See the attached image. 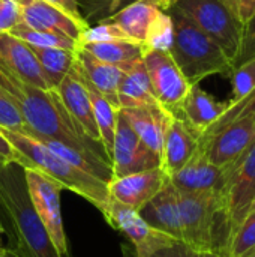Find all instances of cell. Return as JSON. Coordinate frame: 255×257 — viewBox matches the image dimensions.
Segmentation results:
<instances>
[{
    "label": "cell",
    "instance_id": "6da1fadb",
    "mask_svg": "<svg viewBox=\"0 0 255 257\" xmlns=\"http://www.w3.org/2000/svg\"><path fill=\"white\" fill-rule=\"evenodd\" d=\"M0 86L15 102L27 134L62 142L93 158L107 160L102 145L86 137L68 114L59 93L30 86L15 77L0 62ZM111 164V163H110Z\"/></svg>",
    "mask_w": 255,
    "mask_h": 257
},
{
    "label": "cell",
    "instance_id": "7a4b0ae2",
    "mask_svg": "<svg viewBox=\"0 0 255 257\" xmlns=\"http://www.w3.org/2000/svg\"><path fill=\"white\" fill-rule=\"evenodd\" d=\"M0 223L15 257H62L39 221L26 188L23 167H0Z\"/></svg>",
    "mask_w": 255,
    "mask_h": 257
},
{
    "label": "cell",
    "instance_id": "3957f363",
    "mask_svg": "<svg viewBox=\"0 0 255 257\" xmlns=\"http://www.w3.org/2000/svg\"><path fill=\"white\" fill-rule=\"evenodd\" d=\"M3 136L15 149V164L21 167H33L53 181H56L63 190L78 194L86 199L101 212L105 209L110 197L107 182L84 172L41 143L33 136L24 131H14L0 128Z\"/></svg>",
    "mask_w": 255,
    "mask_h": 257
},
{
    "label": "cell",
    "instance_id": "277c9868",
    "mask_svg": "<svg viewBox=\"0 0 255 257\" xmlns=\"http://www.w3.org/2000/svg\"><path fill=\"white\" fill-rule=\"evenodd\" d=\"M182 242L227 257L231 229L219 193L177 191Z\"/></svg>",
    "mask_w": 255,
    "mask_h": 257
},
{
    "label": "cell",
    "instance_id": "5b68a950",
    "mask_svg": "<svg viewBox=\"0 0 255 257\" xmlns=\"http://www.w3.org/2000/svg\"><path fill=\"white\" fill-rule=\"evenodd\" d=\"M168 12L174 23L170 54L185 78L191 84H200L210 75L231 77L234 66L225 53L179 9L171 6Z\"/></svg>",
    "mask_w": 255,
    "mask_h": 257
},
{
    "label": "cell",
    "instance_id": "8992f818",
    "mask_svg": "<svg viewBox=\"0 0 255 257\" xmlns=\"http://www.w3.org/2000/svg\"><path fill=\"white\" fill-rule=\"evenodd\" d=\"M173 6L206 33L234 66L242 45L243 24L222 0H180Z\"/></svg>",
    "mask_w": 255,
    "mask_h": 257
},
{
    "label": "cell",
    "instance_id": "52a82bcc",
    "mask_svg": "<svg viewBox=\"0 0 255 257\" xmlns=\"http://www.w3.org/2000/svg\"><path fill=\"white\" fill-rule=\"evenodd\" d=\"M23 172L30 203L54 248L62 257H72L69 253L62 218L60 193L63 188L56 181L33 167H23Z\"/></svg>",
    "mask_w": 255,
    "mask_h": 257
},
{
    "label": "cell",
    "instance_id": "ba28073f",
    "mask_svg": "<svg viewBox=\"0 0 255 257\" xmlns=\"http://www.w3.org/2000/svg\"><path fill=\"white\" fill-rule=\"evenodd\" d=\"M225 169V181L221 190L228 217L231 238L251 211L255 199V139L249 148Z\"/></svg>",
    "mask_w": 255,
    "mask_h": 257
},
{
    "label": "cell",
    "instance_id": "9c48e42d",
    "mask_svg": "<svg viewBox=\"0 0 255 257\" xmlns=\"http://www.w3.org/2000/svg\"><path fill=\"white\" fill-rule=\"evenodd\" d=\"M102 215L111 227L126 236L137 257H152L156 251L176 242L171 236L153 229L138 211L108 200Z\"/></svg>",
    "mask_w": 255,
    "mask_h": 257
},
{
    "label": "cell",
    "instance_id": "30bf717a",
    "mask_svg": "<svg viewBox=\"0 0 255 257\" xmlns=\"http://www.w3.org/2000/svg\"><path fill=\"white\" fill-rule=\"evenodd\" d=\"M143 62L158 102L168 113L174 114L192 84L185 78L180 68L167 51L143 50Z\"/></svg>",
    "mask_w": 255,
    "mask_h": 257
},
{
    "label": "cell",
    "instance_id": "8fae6325",
    "mask_svg": "<svg viewBox=\"0 0 255 257\" xmlns=\"http://www.w3.org/2000/svg\"><path fill=\"white\" fill-rule=\"evenodd\" d=\"M110 163L113 178L161 167V157L140 140L120 110L117 111Z\"/></svg>",
    "mask_w": 255,
    "mask_h": 257
},
{
    "label": "cell",
    "instance_id": "7c38bea8",
    "mask_svg": "<svg viewBox=\"0 0 255 257\" xmlns=\"http://www.w3.org/2000/svg\"><path fill=\"white\" fill-rule=\"evenodd\" d=\"M255 139V120L237 119L200 137V149L218 167H228L249 148Z\"/></svg>",
    "mask_w": 255,
    "mask_h": 257
},
{
    "label": "cell",
    "instance_id": "4fadbf2b",
    "mask_svg": "<svg viewBox=\"0 0 255 257\" xmlns=\"http://www.w3.org/2000/svg\"><path fill=\"white\" fill-rule=\"evenodd\" d=\"M168 181V175L161 167L113 178L107 184L108 197L140 212Z\"/></svg>",
    "mask_w": 255,
    "mask_h": 257
},
{
    "label": "cell",
    "instance_id": "5bb4252c",
    "mask_svg": "<svg viewBox=\"0 0 255 257\" xmlns=\"http://www.w3.org/2000/svg\"><path fill=\"white\" fill-rule=\"evenodd\" d=\"M54 90L59 93L62 104L65 105L71 119L80 128V131L90 140L101 145L98 126H96L93 111H92L90 96H89L87 87L84 84L81 68L78 65L77 59H75L71 71L63 77V80L56 86Z\"/></svg>",
    "mask_w": 255,
    "mask_h": 257
},
{
    "label": "cell",
    "instance_id": "9a60e30c",
    "mask_svg": "<svg viewBox=\"0 0 255 257\" xmlns=\"http://www.w3.org/2000/svg\"><path fill=\"white\" fill-rule=\"evenodd\" d=\"M0 62L21 81L42 90L51 86L32 47L11 33H0Z\"/></svg>",
    "mask_w": 255,
    "mask_h": 257
},
{
    "label": "cell",
    "instance_id": "2e32d148",
    "mask_svg": "<svg viewBox=\"0 0 255 257\" xmlns=\"http://www.w3.org/2000/svg\"><path fill=\"white\" fill-rule=\"evenodd\" d=\"M225 169L215 166L198 148L194 157L174 175L171 185L182 193H219L224 187Z\"/></svg>",
    "mask_w": 255,
    "mask_h": 257
},
{
    "label": "cell",
    "instance_id": "e0dca14e",
    "mask_svg": "<svg viewBox=\"0 0 255 257\" xmlns=\"http://www.w3.org/2000/svg\"><path fill=\"white\" fill-rule=\"evenodd\" d=\"M20 23L33 30L65 35L78 42L81 33L89 27V24L74 20L71 15L44 0H27L26 3H23Z\"/></svg>",
    "mask_w": 255,
    "mask_h": 257
},
{
    "label": "cell",
    "instance_id": "ac0fdd59",
    "mask_svg": "<svg viewBox=\"0 0 255 257\" xmlns=\"http://www.w3.org/2000/svg\"><path fill=\"white\" fill-rule=\"evenodd\" d=\"M228 105L230 101L221 102L203 90L200 84H192L186 98L173 116L183 120L195 134L201 137L219 120V117L227 111Z\"/></svg>",
    "mask_w": 255,
    "mask_h": 257
},
{
    "label": "cell",
    "instance_id": "d6986e66",
    "mask_svg": "<svg viewBox=\"0 0 255 257\" xmlns=\"http://www.w3.org/2000/svg\"><path fill=\"white\" fill-rule=\"evenodd\" d=\"M200 136L195 134L183 120L171 116L164 136L161 152V169L168 175L179 172L198 151Z\"/></svg>",
    "mask_w": 255,
    "mask_h": 257
},
{
    "label": "cell",
    "instance_id": "ffe728a7",
    "mask_svg": "<svg viewBox=\"0 0 255 257\" xmlns=\"http://www.w3.org/2000/svg\"><path fill=\"white\" fill-rule=\"evenodd\" d=\"M119 110L123 113L128 123L140 137V140L149 149H152L155 154L161 157L164 136L173 114L168 113L161 104L138 107V108H126V110L119 108Z\"/></svg>",
    "mask_w": 255,
    "mask_h": 257
},
{
    "label": "cell",
    "instance_id": "44dd1931",
    "mask_svg": "<svg viewBox=\"0 0 255 257\" xmlns=\"http://www.w3.org/2000/svg\"><path fill=\"white\" fill-rule=\"evenodd\" d=\"M140 214L153 229L171 236L176 241H182L177 190L170 181L149 203H146Z\"/></svg>",
    "mask_w": 255,
    "mask_h": 257
},
{
    "label": "cell",
    "instance_id": "7402d4cb",
    "mask_svg": "<svg viewBox=\"0 0 255 257\" xmlns=\"http://www.w3.org/2000/svg\"><path fill=\"white\" fill-rule=\"evenodd\" d=\"M117 104L122 110L159 104L143 57L137 59L126 69H123V77L117 89Z\"/></svg>",
    "mask_w": 255,
    "mask_h": 257
},
{
    "label": "cell",
    "instance_id": "603a6c76",
    "mask_svg": "<svg viewBox=\"0 0 255 257\" xmlns=\"http://www.w3.org/2000/svg\"><path fill=\"white\" fill-rule=\"evenodd\" d=\"M77 60L86 78L113 104L119 108L117 104V89L123 77V69L98 60L83 47L77 51Z\"/></svg>",
    "mask_w": 255,
    "mask_h": 257
},
{
    "label": "cell",
    "instance_id": "cb8c5ba5",
    "mask_svg": "<svg viewBox=\"0 0 255 257\" xmlns=\"http://www.w3.org/2000/svg\"><path fill=\"white\" fill-rule=\"evenodd\" d=\"M161 11L162 9L156 0H137L122 8L108 20L114 21L125 32L129 41L143 45L149 26Z\"/></svg>",
    "mask_w": 255,
    "mask_h": 257
},
{
    "label": "cell",
    "instance_id": "d4e9b609",
    "mask_svg": "<svg viewBox=\"0 0 255 257\" xmlns=\"http://www.w3.org/2000/svg\"><path fill=\"white\" fill-rule=\"evenodd\" d=\"M81 74H83V71H81ZM83 80H84V84H86L89 96H90L92 111H93V117H95V122H96V126H98L101 145L104 148V152H105L107 158L110 160L111 149H113V140H114V131H116V122H117V111H119V108L116 105H113L86 78L84 74H83Z\"/></svg>",
    "mask_w": 255,
    "mask_h": 257
},
{
    "label": "cell",
    "instance_id": "484cf974",
    "mask_svg": "<svg viewBox=\"0 0 255 257\" xmlns=\"http://www.w3.org/2000/svg\"><path fill=\"white\" fill-rule=\"evenodd\" d=\"M98 60L126 69L132 62L143 57V45L132 41H113L81 45Z\"/></svg>",
    "mask_w": 255,
    "mask_h": 257
},
{
    "label": "cell",
    "instance_id": "4316f807",
    "mask_svg": "<svg viewBox=\"0 0 255 257\" xmlns=\"http://www.w3.org/2000/svg\"><path fill=\"white\" fill-rule=\"evenodd\" d=\"M35 56L38 57L42 71L51 86V89H56V86L63 80V77L71 71L77 53L63 50V48H39L32 47Z\"/></svg>",
    "mask_w": 255,
    "mask_h": 257
},
{
    "label": "cell",
    "instance_id": "83f0119b",
    "mask_svg": "<svg viewBox=\"0 0 255 257\" xmlns=\"http://www.w3.org/2000/svg\"><path fill=\"white\" fill-rule=\"evenodd\" d=\"M11 35L20 38L30 47H39V48H63L77 53L81 48V44L75 39H71L65 35H57L51 32H42V30H33L23 23H18L11 32Z\"/></svg>",
    "mask_w": 255,
    "mask_h": 257
},
{
    "label": "cell",
    "instance_id": "f1b7e54d",
    "mask_svg": "<svg viewBox=\"0 0 255 257\" xmlns=\"http://www.w3.org/2000/svg\"><path fill=\"white\" fill-rule=\"evenodd\" d=\"M174 41V23L168 11H161L147 29L143 50L170 53Z\"/></svg>",
    "mask_w": 255,
    "mask_h": 257
},
{
    "label": "cell",
    "instance_id": "f546056e",
    "mask_svg": "<svg viewBox=\"0 0 255 257\" xmlns=\"http://www.w3.org/2000/svg\"><path fill=\"white\" fill-rule=\"evenodd\" d=\"M137 0H78L83 18L89 26L111 18L122 8Z\"/></svg>",
    "mask_w": 255,
    "mask_h": 257
},
{
    "label": "cell",
    "instance_id": "4dcf8cb0",
    "mask_svg": "<svg viewBox=\"0 0 255 257\" xmlns=\"http://www.w3.org/2000/svg\"><path fill=\"white\" fill-rule=\"evenodd\" d=\"M255 251V211H251L242 224L236 229L227 257H246Z\"/></svg>",
    "mask_w": 255,
    "mask_h": 257
},
{
    "label": "cell",
    "instance_id": "1f68e13d",
    "mask_svg": "<svg viewBox=\"0 0 255 257\" xmlns=\"http://www.w3.org/2000/svg\"><path fill=\"white\" fill-rule=\"evenodd\" d=\"M113 41H129L125 32L111 20H104L96 24L89 26L80 38V44H98V42H113ZM134 42V41H132Z\"/></svg>",
    "mask_w": 255,
    "mask_h": 257
},
{
    "label": "cell",
    "instance_id": "d6a6232c",
    "mask_svg": "<svg viewBox=\"0 0 255 257\" xmlns=\"http://www.w3.org/2000/svg\"><path fill=\"white\" fill-rule=\"evenodd\" d=\"M237 119H251V120H255V89L251 93H248L245 98H242L240 101H237L234 104H230L227 111L219 117V120L204 134H210V133L219 130L224 125L231 123V122H234Z\"/></svg>",
    "mask_w": 255,
    "mask_h": 257
},
{
    "label": "cell",
    "instance_id": "836d02e7",
    "mask_svg": "<svg viewBox=\"0 0 255 257\" xmlns=\"http://www.w3.org/2000/svg\"><path fill=\"white\" fill-rule=\"evenodd\" d=\"M230 78L233 84V98L230 104H234L255 89V59L236 68Z\"/></svg>",
    "mask_w": 255,
    "mask_h": 257
},
{
    "label": "cell",
    "instance_id": "e575fe53",
    "mask_svg": "<svg viewBox=\"0 0 255 257\" xmlns=\"http://www.w3.org/2000/svg\"><path fill=\"white\" fill-rule=\"evenodd\" d=\"M0 128L26 131V123L11 96L0 86Z\"/></svg>",
    "mask_w": 255,
    "mask_h": 257
},
{
    "label": "cell",
    "instance_id": "d590c367",
    "mask_svg": "<svg viewBox=\"0 0 255 257\" xmlns=\"http://www.w3.org/2000/svg\"><path fill=\"white\" fill-rule=\"evenodd\" d=\"M255 59V14L249 18V21L243 26V35H242V45L239 56L234 62V69L240 65L254 60Z\"/></svg>",
    "mask_w": 255,
    "mask_h": 257
},
{
    "label": "cell",
    "instance_id": "8d00e7d4",
    "mask_svg": "<svg viewBox=\"0 0 255 257\" xmlns=\"http://www.w3.org/2000/svg\"><path fill=\"white\" fill-rule=\"evenodd\" d=\"M21 20V5L14 0H0V33H9Z\"/></svg>",
    "mask_w": 255,
    "mask_h": 257
},
{
    "label": "cell",
    "instance_id": "74e56055",
    "mask_svg": "<svg viewBox=\"0 0 255 257\" xmlns=\"http://www.w3.org/2000/svg\"><path fill=\"white\" fill-rule=\"evenodd\" d=\"M152 257H221L212 251H204L194 248L182 241H176L174 244L156 251Z\"/></svg>",
    "mask_w": 255,
    "mask_h": 257
},
{
    "label": "cell",
    "instance_id": "f35d334b",
    "mask_svg": "<svg viewBox=\"0 0 255 257\" xmlns=\"http://www.w3.org/2000/svg\"><path fill=\"white\" fill-rule=\"evenodd\" d=\"M222 2L243 26L255 14V0H222Z\"/></svg>",
    "mask_w": 255,
    "mask_h": 257
},
{
    "label": "cell",
    "instance_id": "ab89813d",
    "mask_svg": "<svg viewBox=\"0 0 255 257\" xmlns=\"http://www.w3.org/2000/svg\"><path fill=\"white\" fill-rule=\"evenodd\" d=\"M44 2H47V3H50V5H53V6H56V8L60 9V11H63L65 14L71 15L74 20L87 24V21H86V20L83 18V15H81L80 6H78V0H44Z\"/></svg>",
    "mask_w": 255,
    "mask_h": 257
},
{
    "label": "cell",
    "instance_id": "60d3db41",
    "mask_svg": "<svg viewBox=\"0 0 255 257\" xmlns=\"http://www.w3.org/2000/svg\"><path fill=\"white\" fill-rule=\"evenodd\" d=\"M15 157H17L15 149L0 131V166H8L11 163H15Z\"/></svg>",
    "mask_w": 255,
    "mask_h": 257
},
{
    "label": "cell",
    "instance_id": "b9f144b4",
    "mask_svg": "<svg viewBox=\"0 0 255 257\" xmlns=\"http://www.w3.org/2000/svg\"><path fill=\"white\" fill-rule=\"evenodd\" d=\"M156 2H158V5L161 6L162 11H168L173 5H176V3L180 2V0H156Z\"/></svg>",
    "mask_w": 255,
    "mask_h": 257
},
{
    "label": "cell",
    "instance_id": "7bdbcfd3",
    "mask_svg": "<svg viewBox=\"0 0 255 257\" xmlns=\"http://www.w3.org/2000/svg\"><path fill=\"white\" fill-rule=\"evenodd\" d=\"M122 254H123V257H137L132 245H126V244L122 245Z\"/></svg>",
    "mask_w": 255,
    "mask_h": 257
},
{
    "label": "cell",
    "instance_id": "ee69618b",
    "mask_svg": "<svg viewBox=\"0 0 255 257\" xmlns=\"http://www.w3.org/2000/svg\"><path fill=\"white\" fill-rule=\"evenodd\" d=\"M0 257H15V256H14V253H12L8 247H3V248L0 250Z\"/></svg>",
    "mask_w": 255,
    "mask_h": 257
},
{
    "label": "cell",
    "instance_id": "f6af8a7d",
    "mask_svg": "<svg viewBox=\"0 0 255 257\" xmlns=\"http://www.w3.org/2000/svg\"><path fill=\"white\" fill-rule=\"evenodd\" d=\"M14 2H17V3H20V5H23V3H26L27 0H14Z\"/></svg>",
    "mask_w": 255,
    "mask_h": 257
},
{
    "label": "cell",
    "instance_id": "bcb514c9",
    "mask_svg": "<svg viewBox=\"0 0 255 257\" xmlns=\"http://www.w3.org/2000/svg\"><path fill=\"white\" fill-rule=\"evenodd\" d=\"M251 211H255V199H254V203H252V206H251ZM249 211V212H251Z\"/></svg>",
    "mask_w": 255,
    "mask_h": 257
},
{
    "label": "cell",
    "instance_id": "7dc6e473",
    "mask_svg": "<svg viewBox=\"0 0 255 257\" xmlns=\"http://www.w3.org/2000/svg\"><path fill=\"white\" fill-rule=\"evenodd\" d=\"M246 257H255V251H252V253H251L249 256H246Z\"/></svg>",
    "mask_w": 255,
    "mask_h": 257
},
{
    "label": "cell",
    "instance_id": "c3c4849f",
    "mask_svg": "<svg viewBox=\"0 0 255 257\" xmlns=\"http://www.w3.org/2000/svg\"><path fill=\"white\" fill-rule=\"evenodd\" d=\"M2 248H3V247H2V242H0V250H2Z\"/></svg>",
    "mask_w": 255,
    "mask_h": 257
},
{
    "label": "cell",
    "instance_id": "681fc988",
    "mask_svg": "<svg viewBox=\"0 0 255 257\" xmlns=\"http://www.w3.org/2000/svg\"><path fill=\"white\" fill-rule=\"evenodd\" d=\"M0 167H3V166H0Z\"/></svg>",
    "mask_w": 255,
    "mask_h": 257
}]
</instances>
